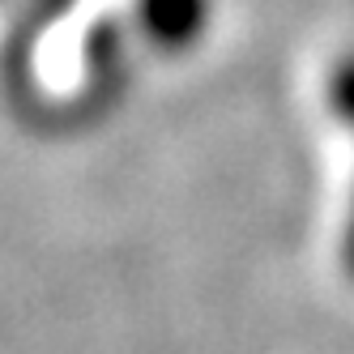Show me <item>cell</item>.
<instances>
[{
    "label": "cell",
    "mask_w": 354,
    "mask_h": 354,
    "mask_svg": "<svg viewBox=\"0 0 354 354\" xmlns=\"http://www.w3.org/2000/svg\"><path fill=\"white\" fill-rule=\"evenodd\" d=\"M201 0H149V30H154L158 39H171L180 43L188 39L196 26H201Z\"/></svg>",
    "instance_id": "1"
}]
</instances>
